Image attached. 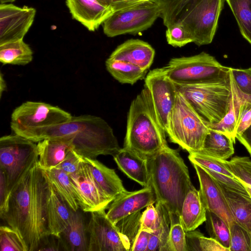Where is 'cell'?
I'll return each mask as SVG.
<instances>
[{"mask_svg":"<svg viewBox=\"0 0 251 251\" xmlns=\"http://www.w3.org/2000/svg\"><path fill=\"white\" fill-rule=\"evenodd\" d=\"M151 232L141 229L130 251H147Z\"/></svg>","mask_w":251,"mask_h":251,"instance_id":"50","label":"cell"},{"mask_svg":"<svg viewBox=\"0 0 251 251\" xmlns=\"http://www.w3.org/2000/svg\"><path fill=\"white\" fill-rule=\"evenodd\" d=\"M202 234L198 230L186 232L187 251H200L199 239Z\"/></svg>","mask_w":251,"mask_h":251,"instance_id":"52","label":"cell"},{"mask_svg":"<svg viewBox=\"0 0 251 251\" xmlns=\"http://www.w3.org/2000/svg\"><path fill=\"white\" fill-rule=\"evenodd\" d=\"M154 55L155 50L148 43L138 39H130L119 45L109 57L127 61L148 70Z\"/></svg>","mask_w":251,"mask_h":251,"instance_id":"19","label":"cell"},{"mask_svg":"<svg viewBox=\"0 0 251 251\" xmlns=\"http://www.w3.org/2000/svg\"><path fill=\"white\" fill-rule=\"evenodd\" d=\"M36 9L27 6L0 4V45L23 39L31 26Z\"/></svg>","mask_w":251,"mask_h":251,"instance_id":"15","label":"cell"},{"mask_svg":"<svg viewBox=\"0 0 251 251\" xmlns=\"http://www.w3.org/2000/svg\"><path fill=\"white\" fill-rule=\"evenodd\" d=\"M165 35L168 44L174 47L180 48L193 43L189 33L180 23L167 27Z\"/></svg>","mask_w":251,"mask_h":251,"instance_id":"43","label":"cell"},{"mask_svg":"<svg viewBox=\"0 0 251 251\" xmlns=\"http://www.w3.org/2000/svg\"><path fill=\"white\" fill-rule=\"evenodd\" d=\"M72 115L62 109L43 102L27 101L16 107L11 117L14 133L54 126L71 119Z\"/></svg>","mask_w":251,"mask_h":251,"instance_id":"10","label":"cell"},{"mask_svg":"<svg viewBox=\"0 0 251 251\" xmlns=\"http://www.w3.org/2000/svg\"><path fill=\"white\" fill-rule=\"evenodd\" d=\"M162 8L160 18L168 27L180 23L202 0H156Z\"/></svg>","mask_w":251,"mask_h":251,"instance_id":"27","label":"cell"},{"mask_svg":"<svg viewBox=\"0 0 251 251\" xmlns=\"http://www.w3.org/2000/svg\"><path fill=\"white\" fill-rule=\"evenodd\" d=\"M16 0H0V3H6L8 2H12Z\"/></svg>","mask_w":251,"mask_h":251,"instance_id":"56","label":"cell"},{"mask_svg":"<svg viewBox=\"0 0 251 251\" xmlns=\"http://www.w3.org/2000/svg\"><path fill=\"white\" fill-rule=\"evenodd\" d=\"M73 19L90 31H95L114 11L97 0H66Z\"/></svg>","mask_w":251,"mask_h":251,"instance_id":"18","label":"cell"},{"mask_svg":"<svg viewBox=\"0 0 251 251\" xmlns=\"http://www.w3.org/2000/svg\"><path fill=\"white\" fill-rule=\"evenodd\" d=\"M188 158L192 164H196L209 170L234 177L225 166V160L212 157L200 151L189 153Z\"/></svg>","mask_w":251,"mask_h":251,"instance_id":"39","label":"cell"},{"mask_svg":"<svg viewBox=\"0 0 251 251\" xmlns=\"http://www.w3.org/2000/svg\"><path fill=\"white\" fill-rule=\"evenodd\" d=\"M234 142L227 135L209 128L200 152L222 160H227L234 152Z\"/></svg>","mask_w":251,"mask_h":251,"instance_id":"28","label":"cell"},{"mask_svg":"<svg viewBox=\"0 0 251 251\" xmlns=\"http://www.w3.org/2000/svg\"><path fill=\"white\" fill-rule=\"evenodd\" d=\"M150 92L144 87L131 102L124 147L147 157L168 146Z\"/></svg>","mask_w":251,"mask_h":251,"instance_id":"4","label":"cell"},{"mask_svg":"<svg viewBox=\"0 0 251 251\" xmlns=\"http://www.w3.org/2000/svg\"><path fill=\"white\" fill-rule=\"evenodd\" d=\"M206 209L199 190L192 184L183 202L180 222L186 232L195 230L206 221Z\"/></svg>","mask_w":251,"mask_h":251,"instance_id":"23","label":"cell"},{"mask_svg":"<svg viewBox=\"0 0 251 251\" xmlns=\"http://www.w3.org/2000/svg\"><path fill=\"white\" fill-rule=\"evenodd\" d=\"M145 87L150 92L158 121L166 132L170 114L176 100L177 86L162 67L151 70L147 74Z\"/></svg>","mask_w":251,"mask_h":251,"instance_id":"13","label":"cell"},{"mask_svg":"<svg viewBox=\"0 0 251 251\" xmlns=\"http://www.w3.org/2000/svg\"><path fill=\"white\" fill-rule=\"evenodd\" d=\"M119 169L144 187L148 186L150 176L147 159L123 147L113 156Z\"/></svg>","mask_w":251,"mask_h":251,"instance_id":"21","label":"cell"},{"mask_svg":"<svg viewBox=\"0 0 251 251\" xmlns=\"http://www.w3.org/2000/svg\"><path fill=\"white\" fill-rule=\"evenodd\" d=\"M203 168L217 182L236 192L246 195H250L243 183L236 178L228 176L204 168Z\"/></svg>","mask_w":251,"mask_h":251,"instance_id":"45","label":"cell"},{"mask_svg":"<svg viewBox=\"0 0 251 251\" xmlns=\"http://www.w3.org/2000/svg\"><path fill=\"white\" fill-rule=\"evenodd\" d=\"M225 0H202L180 23L198 46L210 44Z\"/></svg>","mask_w":251,"mask_h":251,"instance_id":"11","label":"cell"},{"mask_svg":"<svg viewBox=\"0 0 251 251\" xmlns=\"http://www.w3.org/2000/svg\"><path fill=\"white\" fill-rule=\"evenodd\" d=\"M225 164L234 177L251 186V159L249 157L236 156L229 161L226 160Z\"/></svg>","mask_w":251,"mask_h":251,"instance_id":"38","label":"cell"},{"mask_svg":"<svg viewBox=\"0 0 251 251\" xmlns=\"http://www.w3.org/2000/svg\"><path fill=\"white\" fill-rule=\"evenodd\" d=\"M156 201L155 193L150 186L134 191H126L118 195L108 206L106 215L115 225L123 218L140 211Z\"/></svg>","mask_w":251,"mask_h":251,"instance_id":"16","label":"cell"},{"mask_svg":"<svg viewBox=\"0 0 251 251\" xmlns=\"http://www.w3.org/2000/svg\"><path fill=\"white\" fill-rule=\"evenodd\" d=\"M69 176L78 205L84 212L91 213L106 209L113 201L96 182L84 158L78 171Z\"/></svg>","mask_w":251,"mask_h":251,"instance_id":"14","label":"cell"},{"mask_svg":"<svg viewBox=\"0 0 251 251\" xmlns=\"http://www.w3.org/2000/svg\"><path fill=\"white\" fill-rule=\"evenodd\" d=\"M163 67L167 75L177 86L194 85L229 75V67L223 66L214 56L205 52L173 58Z\"/></svg>","mask_w":251,"mask_h":251,"instance_id":"7","label":"cell"},{"mask_svg":"<svg viewBox=\"0 0 251 251\" xmlns=\"http://www.w3.org/2000/svg\"><path fill=\"white\" fill-rule=\"evenodd\" d=\"M243 184L245 186L247 191L251 197V186L244 183H243Z\"/></svg>","mask_w":251,"mask_h":251,"instance_id":"55","label":"cell"},{"mask_svg":"<svg viewBox=\"0 0 251 251\" xmlns=\"http://www.w3.org/2000/svg\"><path fill=\"white\" fill-rule=\"evenodd\" d=\"M38 159L35 142L20 135L0 138V168L5 172L9 192Z\"/></svg>","mask_w":251,"mask_h":251,"instance_id":"8","label":"cell"},{"mask_svg":"<svg viewBox=\"0 0 251 251\" xmlns=\"http://www.w3.org/2000/svg\"><path fill=\"white\" fill-rule=\"evenodd\" d=\"M161 13L158 1L145 0L128 9L114 12L103 23V32L109 37L139 34L151 27L161 17Z\"/></svg>","mask_w":251,"mask_h":251,"instance_id":"9","label":"cell"},{"mask_svg":"<svg viewBox=\"0 0 251 251\" xmlns=\"http://www.w3.org/2000/svg\"><path fill=\"white\" fill-rule=\"evenodd\" d=\"M6 84L2 76V74L0 73V96L1 97L2 93L6 90Z\"/></svg>","mask_w":251,"mask_h":251,"instance_id":"54","label":"cell"},{"mask_svg":"<svg viewBox=\"0 0 251 251\" xmlns=\"http://www.w3.org/2000/svg\"><path fill=\"white\" fill-rule=\"evenodd\" d=\"M0 251H28L20 234L9 226L0 227Z\"/></svg>","mask_w":251,"mask_h":251,"instance_id":"37","label":"cell"},{"mask_svg":"<svg viewBox=\"0 0 251 251\" xmlns=\"http://www.w3.org/2000/svg\"><path fill=\"white\" fill-rule=\"evenodd\" d=\"M192 164L199 180V192L206 210L220 217L229 226L234 219L217 182L202 167L196 164Z\"/></svg>","mask_w":251,"mask_h":251,"instance_id":"17","label":"cell"},{"mask_svg":"<svg viewBox=\"0 0 251 251\" xmlns=\"http://www.w3.org/2000/svg\"><path fill=\"white\" fill-rule=\"evenodd\" d=\"M237 21L242 36L251 45V0H225Z\"/></svg>","mask_w":251,"mask_h":251,"instance_id":"34","label":"cell"},{"mask_svg":"<svg viewBox=\"0 0 251 251\" xmlns=\"http://www.w3.org/2000/svg\"><path fill=\"white\" fill-rule=\"evenodd\" d=\"M107 70L122 83L133 84L145 78L147 71L130 62L108 58L105 61Z\"/></svg>","mask_w":251,"mask_h":251,"instance_id":"29","label":"cell"},{"mask_svg":"<svg viewBox=\"0 0 251 251\" xmlns=\"http://www.w3.org/2000/svg\"><path fill=\"white\" fill-rule=\"evenodd\" d=\"M251 125V102L239 105L236 135L242 134Z\"/></svg>","mask_w":251,"mask_h":251,"instance_id":"47","label":"cell"},{"mask_svg":"<svg viewBox=\"0 0 251 251\" xmlns=\"http://www.w3.org/2000/svg\"><path fill=\"white\" fill-rule=\"evenodd\" d=\"M206 227L210 237L229 250L230 238L229 226L220 217L206 210Z\"/></svg>","mask_w":251,"mask_h":251,"instance_id":"35","label":"cell"},{"mask_svg":"<svg viewBox=\"0 0 251 251\" xmlns=\"http://www.w3.org/2000/svg\"><path fill=\"white\" fill-rule=\"evenodd\" d=\"M229 227L230 251H251V234L234 221Z\"/></svg>","mask_w":251,"mask_h":251,"instance_id":"41","label":"cell"},{"mask_svg":"<svg viewBox=\"0 0 251 251\" xmlns=\"http://www.w3.org/2000/svg\"><path fill=\"white\" fill-rule=\"evenodd\" d=\"M140 211L131 214L118 221L115 225L119 231L126 237L130 246V249L141 229Z\"/></svg>","mask_w":251,"mask_h":251,"instance_id":"40","label":"cell"},{"mask_svg":"<svg viewBox=\"0 0 251 251\" xmlns=\"http://www.w3.org/2000/svg\"><path fill=\"white\" fill-rule=\"evenodd\" d=\"M50 180L38 159L9 192L0 218L16 230L28 251H38L50 233L47 202Z\"/></svg>","mask_w":251,"mask_h":251,"instance_id":"1","label":"cell"},{"mask_svg":"<svg viewBox=\"0 0 251 251\" xmlns=\"http://www.w3.org/2000/svg\"><path fill=\"white\" fill-rule=\"evenodd\" d=\"M209 132L207 123L177 91L166 131L170 141L189 153L198 151Z\"/></svg>","mask_w":251,"mask_h":251,"instance_id":"6","label":"cell"},{"mask_svg":"<svg viewBox=\"0 0 251 251\" xmlns=\"http://www.w3.org/2000/svg\"><path fill=\"white\" fill-rule=\"evenodd\" d=\"M169 250V251H187L186 231L179 219L170 221Z\"/></svg>","mask_w":251,"mask_h":251,"instance_id":"42","label":"cell"},{"mask_svg":"<svg viewBox=\"0 0 251 251\" xmlns=\"http://www.w3.org/2000/svg\"><path fill=\"white\" fill-rule=\"evenodd\" d=\"M230 85L231 97L228 112L220 122L213 125L208 126V127L210 129L227 135L232 139L234 143H235L239 102L231 78Z\"/></svg>","mask_w":251,"mask_h":251,"instance_id":"32","label":"cell"},{"mask_svg":"<svg viewBox=\"0 0 251 251\" xmlns=\"http://www.w3.org/2000/svg\"><path fill=\"white\" fill-rule=\"evenodd\" d=\"M146 158L148 186L153 190L156 201L167 209L170 220L179 219L183 201L192 185L188 167L178 151L169 146Z\"/></svg>","mask_w":251,"mask_h":251,"instance_id":"3","label":"cell"},{"mask_svg":"<svg viewBox=\"0 0 251 251\" xmlns=\"http://www.w3.org/2000/svg\"><path fill=\"white\" fill-rule=\"evenodd\" d=\"M9 194L5 172L0 168V212L5 207Z\"/></svg>","mask_w":251,"mask_h":251,"instance_id":"51","label":"cell"},{"mask_svg":"<svg viewBox=\"0 0 251 251\" xmlns=\"http://www.w3.org/2000/svg\"><path fill=\"white\" fill-rule=\"evenodd\" d=\"M155 203L160 211L161 221L159 227L151 232L147 251H169L170 219L169 212L162 204L157 201Z\"/></svg>","mask_w":251,"mask_h":251,"instance_id":"33","label":"cell"},{"mask_svg":"<svg viewBox=\"0 0 251 251\" xmlns=\"http://www.w3.org/2000/svg\"><path fill=\"white\" fill-rule=\"evenodd\" d=\"M33 54L23 39L0 45V61L3 65H25L32 61Z\"/></svg>","mask_w":251,"mask_h":251,"instance_id":"30","label":"cell"},{"mask_svg":"<svg viewBox=\"0 0 251 251\" xmlns=\"http://www.w3.org/2000/svg\"><path fill=\"white\" fill-rule=\"evenodd\" d=\"M161 215L159 208L155 203L146 207V210L142 213L141 228L150 232H152L160 225Z\"/></svg>","mask_w":251,"mask_h":251,"instance_id":"44","label":"cell"},{"mask_svg":"<svg viewBox=\"0 0 251 251\" xmlns=\"http://www.w3.org/2000/svg\"><path fill=\"white\" fill-rule=\"evenodd\" d=\"M87 226L81 212L72 210L69 224L60 234L63 250L88 251Z\"/></svg>","mask_w":251,"mask_h":251,"instance_id":"24","label":"cell"},{"mask_svg":"<svg viewBox=\"0 0 251 251\" xmlns=\"http://www.w3.org/2000/svg\"><path fill=\"white\" fill-rule=\"evenodd\" d=\"M34 142L66 137L73 139V149L83 158L96 159L100 155L112 156L121 149L113 129L100 117L73 116L60 124L29 130L19 134Z\"/></svg>","mask_w":251,"mask_h":251,"instance_id":"2","label":"cell"},{"mask_svg":"<svg viewBox=\"0 0 251 251\" xmlns=\"http://www.w3.org/2000/svg\"><path fill=\"white\" fill-rule=\"evenodd\" d=\"M83 158L95 181L109 198L113 201L126 190L114 170L108 168L96 158Z\"/></svg>","mask_w":251,"mask_h":251,"instance_id":"25","label":"cell"},{"mask_svg":"<svg viewBox=\"0 0 251 251\" xmlns=\"http://www.w3.org/2000/svg\"><path fill=\"white\" fill-rule=\"evenodd\" d=\"M105 211L91 212L87 225L88 251H130L129 242L108 219Z\"/></svg>","mask_w":251,"mask_h":251,"instance_id":"12","label":"cell"},{"mask_svg":"<svg viewBox=\"0 0 251 251\" xmlns=\"http://www.w3.org/2000/svg\"><path fill=\"white\" fill-rule=\"evenodd\" d=\"M45 170L62 199L66 201L71 209L77 211L79 206L70 176L56 167Z\"/></svg>","mask_w":251,"mask_h":251,"instance_id":"31","label":"cell"},{"mask_svg":"<svg viewBox=\"0 0 251 251\" xmlns=\"http://www.w3.org/2000/svg\"><path fill=\"white\" fill-rule=\"evenodd\" d=\"M46 209L50 233L60 237L69 224L72 209L62 199L50 180Z\"/></svg>","mask_w":251,"mask_h":251,"instance_id":"20","label":"cell"},{"mask_svg":"<svg viewBox=\"0 0 251 251\" xmlns=\"http://www.w3.org/2000/svg\"><path fill=\"white\" fill-rule=\"evenodd\" d=\"M73 139L66 137L45 139L38 142V162L44 170L57 166L65 158Z\"/></svg>","mask_w":251,"mask_h":251,"instance_id":"22","label":"cell"},{"mask_svg":"<svg viewBox=\"0 0 251 251\" xmlns=\"http://www.w3.org/2000/svg\"><path fill=\"white\" fill-rule=\"evenodd\" d=\"M83 159L71 147L68 150L64 160L56 167L71 175L78 171Z\"/></svg>","mask_w":251,"mask_h":251,"instance_id":"46","label":"cell"},{"mask_svg":"<svg viewBox=\"0 0 251 251\" xmlns=\"http://www.w3.org/2000/svg\"><path fill=\"white\" fill-rule=\"evenodd\" d=\"M231 79L236 93L242 101L251 102V68L229 67Z\"/></svg>","mask_w":251,"mask_h":251,"instance_id":"36","label":"cell"},{"mask_svg":"<svg viewBox=\"0 0 251 251\" xmlns=\"http://www.w3.org/2000/svg\"><path fill=\"white\" fill-rule=\"evenodd\" d=\"M100 3L110 7L114 12L134 6L145 0H97Z\"/></svg>","mask_w":251,"mask_h":251,"instance_id":"48","label":"cell"},{"mask_svg":"<svg viewBox=\"0 0 251 251\" xmlns=\"http://www.w3.org/2000/svg\"><path fill=\"white\" fill-rule=\"evenodd\" d=\"M217 183L226 199L234 221L251 234L250 195L236 192L218 182Z\"/></svg>","mask_w":251,"mask_h":251,"instance_id":"26","label":"cell"},{"mask_svg":"<svg viewBox=\"0 0 251 251\" xmlns=\"http://www.w3.org/2000/svg\"><path fill=\"white\" fill-rule=\"evenodd\" d=\"M200 251H229L216 240L205 237L202 234L199 239Z\"/></svg>","mask_w":251,"mask_h":251,"instance_id":"49","label":"cell"},{"mask_svg":"<svg viewBox=\"0 0 251 251\" xmlns=\"http://www.w3.org/2000/svg\"><path fill=\"white\" fill-rule=\"evenodd\" d=\"M236 138L246 148L251 156V125Z\"/></svg>","mask_w":251,"mask_h":251,"instance_id":"53","label":"cell"},{"mask_svg":"<svg viewBox=\"0 0 251 251\" xmlns=\"http://www.w3.org/2000/svg\"><path fill=\"white\" fill-rule=\"evenodd\" d=\"M177 88L208 126L220 122L229 110L231 97L230 71L225 77Z\"/></svg>","mask_w":251,"mask_h":251,"instance_id":"5","label":"cell"}]
</instances>
